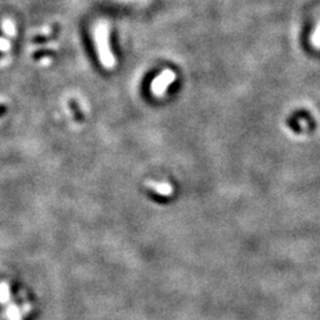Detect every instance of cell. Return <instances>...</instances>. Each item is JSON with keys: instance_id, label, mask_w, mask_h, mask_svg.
Listing matches in <instances>:
<instances>
[{"instance_id": "cell-1", "label": "cell", "mask_w": 320, "mask_h": 320, "mask_svg": "<svg viewBox=\"0 0 320 320\" xmlns=\"http://www.w3.org/2000/svg\"><path fill=\"white\" fill-rule=\"evenodd\" d=\"M95 43L96 50L99 54V59L101 61L102 65L106 69H113L117 64L114 55L111 50L109 45V29L106 23H100L95 29Z\"/></svg>"}, {"instance_id": "cell-2", "label": "cell", "mask_w": 320, "mask_h": 320, "mask_svg": "<svg viewBox=\"0 0 320 320\" xmlns=\"http://www.w3.org/2000/svg\"><path fill=\"white\" fill-rule=\"evenodd\" d=\"M176 80V72L173 70L166 69L160 72L157 77L152 81L151 90L155 96H163L166 93L167 88Z\"/></svg>"}, {"instance_id": "cell-3", "label": "cell", "mask_w": 320, "mask_h": 320, "mask_svg": "<svg viewBox=\"0 0 320 320\" xmlns=\"http://www.w3.org/2000/svg\"><path fill=\"white\" fill-rule=\"evenodd\" d=\"M311 42H312V44L315 45L316 48L320 49V23L318 24V26L316 27L315 32L312 33V36H311Z\"/></svg>"}]
</instances>
